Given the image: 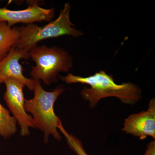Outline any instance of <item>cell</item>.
Masks as SVG:
<instances>
[{"mask_svg": "<svg viewBox=\"0 0 155 155\" xmlns=\"http://www.w3.org/2000/svg\"><path fill=\"white\" fill-rule=\"evenodd\" d=\"M27 8L21 10H11L0 8V22H5L10 27L17 23L25 25L42 21L50 22L54 18L55 9H45L39 5L38 2L31 1Z\"/></svg>", "mask_w": 155, "mask_h": 155, "instance_id": "obj_6", "label": "cell"}, {"mask_svg": "<svg viewBox=\"0 0 155 155\" xmlns=\"http://www.w3.org/2000/svg\"><path fill=\"white\" fill-rule=\"evenodd\" d=\"M59 78L67 84H88L84 87L80 94L88 101L91 107H95L100 100L110 97H116L122 103L133 104L141 98V91L138 86L131 83L117 84L112 75L101 71L94 75L83 77L69 73L67 76L59 75Z\"/></svg>", "mask_w": 155, "mask_h": 155, "instance_id": "obj_1", "label": "cell"}, {"mask_svg": "<svg viewBox=\"0 0 155 155\" xmlns=\"http://www.w3.org/2000/svg\"><path fill=\"white\" fill-rule=\"evenodd\" d=\"M71 10L70 4L66 3L58 18L47 25L40 26L31 23L19 27V38L15 46L28 52L44 40L64 35L74 38L82 36L83 32L76 29L70 20Z\"/></svg>", "mask_w": 155, "mask_h": 155, "instance_id": "obj_4", "label": "cell"}, {"mask_svg": "<svg viewBox=\"0 0 155 155\" xmlns=\"http://www.w3.org/2000/svg\"><path fill=\"white\" fill-rule=\"evenodd\" d=\"M4 83L6 87L4 99L7 106L20 127V135L27 136L30 134L29 128L35 127L32 117L25 110V99L23 91L25 85L13 78H7Z\"/></svg>", "mask_w": 155, "mask_h": 155, "instance_id": "obj_5", "label": "cell"}, {"mask_svg": "<svg viewBox=\"0 0 155 155\" xmlns=\"http://www.w3.org/2000/svg\"><path fill=\"white\" fill-rule=\"evenodd\" d=\"M143 155H155V141L151 142L147 145V149Z\"/></svg>", "mask_w": 155, "mask_h": 155, "instance_id": "obj_12", "label": "cell"}, {"mask_svg": "<svg viewBox=\"0 0 155 155\" xmlns=\"http://www.w3.org/2000/svg\"><path fill=\"white\" fill-rule=\"evenodd\" d=\"M19 38V27H11L6 22H0V61L16 45Z\"/></svg>", "mask_w": 155, "mask_h": 155, "instance_id": "obj_9", "label": "cell"}, {"mask_svg": "<svg viewBox=\"0 0 155 155\" xmlns=\"http://www.w3.org/2000/svg\"><path fill=\"white\" fill-rule=\"evenodd\" d=\"M123 130L144 140L148 136L155 138V101L151 100L147 110L132 114L125 119Z\"/></svg>", "mask_w": 155, "mask_h": 155, "instance_id": "obj_8", "label": "cell"}, {"mask_svg": "<svg viewBox=\"0 0 155 155\" xmlns=\"http://www.w3.org/2000/svg\"><path fill=\"white\" fill-rule=\"evenodd\" d=\"M28 52L14 46L7 55L0 61V84L7 78H13L21 81L29 90L33 91L35 80L28 78L23 75L20 59L28 60Z\"/></svg>", "mask_w": 155, "mask_h": 155, "instance_id": "obj_7", "label": "cell"}, {"mask_svg": "<svg viewBox=\"0 0 155 155\" xmlns=\"http://www.w3.org/2000/svg\"><path fill=\"white\" fill-rule=\"evenodd\" d=\"M58 130L61 131V133L66 138L67 144L77 155H88L84 148L82 142L80 140L72 134L68 133L64 128L61 121L59 122L58 126Z\"/></svg>", "mask_w": 155, "mask_h": 155, "instance_id": "obj_11", "label": "cell"}, {"mask_svg": "<svg viewBox=\"0 0 155 155\" xmlns=\"http://www.w3.org/2000/svg\"><path fill=\"white\" fill-rule=\"evenodd\" d=\"M35 63L29 75L32 79L50 85L58 82L61 72H68L73 66V59L68 51L60 47L37 45L28 52Z\"/></svg>", "mask_w": 155, "mask_h": 155, "instance_id": "obj_3", "label": "cell"}, {"mask_svg": "<svg viewBox=\"0 0 155 155\" xmlns=\"http://www.w3.org/2000/svg\"><path fill=\"white\" fill-rule=\"evenodd\" d=\"M17 122L10 111L0 103V136L8 139L16 134L17 131Z\"/></svg>", "mask_w": 155, "mask_h": 155, "instance_id": "obj_10", "label": "cell"}, {"mask_svg": "<svg viewBox=\"0 0 155 155\" xmlns=\"http://www.w3.org/2000/svg\"><path fill=\"white\" fill-rule=\"evenodd\" d=\"M65 90V88L59 87L53 91H46L42 87L41 81L35 80L33 97L25 100V110L32 116L35 127L44 134L45 143L49 141L50 136L59 141L61 140V136L58 130L61 120L55 113L54 105Z\"/></svg>", "mask_w": 155, "mask_h": 155, "instance_id": "obj_2", "label": "cell"}]
</instances>
